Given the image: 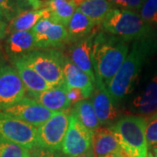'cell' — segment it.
<instances>
[{"label": "cell", "instance_id": "4fadbf2b", "mask_svg": "<svg viewBox=\"0 0 157 157\" xmlns=\"http://www.w3.org/2000/svg\"><path fill=\"white\" fill-rule=\"evenodd\" d=\"M92 104L101 125H110L119 116L117 105L101 81H96L95 89L92 94Z\"/></svg>", "mask_w": 157, "mask_h": 157}, {"label": "cell", "instance_id": "f1b7e54d", "mask_svg": "<svg viewBox=\"0 0 157 157\" xmlns=\"http://www.w3.org/2000/svg\"><path fill=\"white\" fill-rule=\"evenodd\" d=\"M0 9L4 12L7 21H11L21 13L12 0H0Z\"/></svg>", "mask_w": 157, "mask_h": 157}, {"label": "cell", "instance_id": "4dcf8cb0", "mask_svg": "<svg viewBox=\"0 0 157 157\" xmlns=\"http://www.w3.org/2000/svg\"><path fill=\"white\" fill-rule=\"evenodd\" d=\"M67 96L69 101L71 102V106L75 105L78 101L85 100L81 92L75 88H67Z\"/></svg>", "mask_w": 157, "mask_h": 157}, {"label": "cell", "instance_id": "3957f363", "mask_svg": "<svg viewBox=\"0 0 157 157\" xmlns=\"http://www.w3.org/2000/svg\"><path fill=\"white\" fill-rule=\"evenodd\" d=\"M103 32L126 41H137L154 34L157 29L147 24L139 13L114 8L101 24Z\"/></svg>", "mask_w": 157, "mask_h": 157}, {"label": "cell", "instance_id": "d6986e66", "mask_svg": "<svg viewBox=\"0 0 157 157\" xmlns=\"http://www.w3.org/2000/svg\"><path fill=\"white\" fill-rule=\"evenodd\" d=\"M132 108L135 113L144 116L157 113V75L149 81L143 93L134 100Z\"/></svg>", "mask_w": 157, "mask_h": 157}, {"label": "cell", "instance_id": "d4e9b609", "mask_svg": "<svg viewBox=\"0 0 157 157\" xmlns=\"http://www.w3.org/2000/svg\"><path fill=\"white\" fill-rule=\"evenodd\" d=\"M30 150L25 147L0 138V157H29Z\"/></svg>", "mask_w": 157, "mask_h": 157}, {"label": "cell", "instance_id": "cb8c5ba5", "mask_svg": "<svg viewBox=\"0 0 157 157\" xmlns=\"http://www.w3.org/2000/svg\"><path fill=\"white\" fill-rule=\"evenodd\" d=\"M78 118V120L90 131L94 132L101 126L99 119L96 115L92 101L88 100H82L73 105V110L71 111Z\"/></svg>", "mask_w": 157, "mask_h": 157}, {"label": "cell", "instance_id": "ffe728a7", "mask_svg": "<svg viewBox=\"0 0 157 157\" xmlns=\"http://www.w3.org/2000/svg\"><path fill=\"white\" fill-rule=\"evenodd\" d=\"M50 16V11L46 7L38 10H28L23 11L10 21L7 28V33L31 31L38 24L39 20Z\"/></svg>", "mask_w": 157, "mask_h": 157}, {"label": "cell", "instance_id": "8fae6325", "mask_svg": "<svg viewBox=\"0 0 157 157\" xmlns=\"http://www.w3.org/2000/svg\"><path fill=\"white\" fill-rule=\"evenodd\" d=\"M3 112L35 128H39L55 113L29 97H25L22 101Z\"/></svg>", "mask_w": 157, "mask_h": 157}, {"label": "cell", "instance_id": "83f0119b", "mask_svg": "<svg viewBox=\"0 0 157 157\" xmlns=\"http://www.w3.org/2000/svg\"><path fill=\"white\" fill-rule=\"evenodd\" d=\"M113 6L123 10H129L140 13V9L146 0H108Z\"/></svg>", "mask_w": 157, "mask_h": 157}, {"label": "cell", "instance_id": "52a82bcc", "mask_svg": "<svg viewBox=\"0 0 157 157\" xmlns=\"http://www.w3.org/2000/svg\"><path fill=\"white\" fill-rule=\"evenodd\" d=\"M71 112H56L46 122L38 128V147L52 151L61 152L67 132Z\"/></svg>", "mask_w": 157, "mask_h": 157}, {"label": "cell", "instance_id": "9c48e42d", "mask_svg": "<svg viewBox=\"0 0 157 157\" xmlns=\"http://www.w3.org/2000/svg\"><path fill=\"white\" fill-rule=\"evenodd\" d=\"M26 93L17 69L6 65L0 70V112L22 101Z\"/></svg>", "mask_w": 157, "mask_h": 157}, {"label": "cell", "instance_id": "ab89813d", "mask_svg": "<svg viewBox=\"0 0 157 157\" xmlns=\"http://www.w3.org/2000/svg\"><path fill=\"white\" fill-rule=\"evenodd\" d=\"M153 152H154V156L157 157V147H155V148H153Z\"/></svg>", "mask_w": 157, "mask_h": 157}, {"label": "cell", "instance_id": "e0dca14e", "mask_svg": "<svg viewBox=\"0 0 157 157\" xmlns=\"http://www.w3.org/2000/svg\"><path fill=\"white\" fill-rule=\"evenodd\" d=\"M12 63L27 90L28 95L39 94L52 87L22 58L12 60Z\"/></svg>", "mask_w": 157, "mask_h": 157}, {"label": "cell", "instance_id": "8992f818", "mask_svg": "<svg viewBox=\"0 0 157 157\" xmlns=\"http://www.w3.org/2000/svg\"><path fill=\"white\" fill-rule=\"evenodd\" d=\"M0 138L32 150L38 147V128L0 112Z\"/></svg>", "mask_w": 157, "mask_h": 157}, {"label": "cell", "instance_id": "5b68a950", "mask_svg": "<svg viewBox=\"0 0 157 157\" xmlns=\"http://www.w3.org/2000/svg\"><path fill=\"white\" fill-rule=\"evenodd\" d=\"M22 59L33 68L51 86L65 84V55L56 49H37Z\"/></svg>", "mask_w": 157, "mask_h": 157}, {"label": "cell", "instance_id": "5bb4252c", "mask_svg": "<svg viewBox=\"0 0 157 157\" xmlns=\"http://www.w3.org/2000/svg\"><path fill=\"white\" fill-rule=\"evenodd\" d=\"M64 77L67 88L79 90L85 100L90 98L95 89V84L89 76L66 56L64 61Z\"/></svg>", "mask_w": 157, "mask_h": 157}, {"label": "cell", "instance_id": "9a60e30c", "mask_svg": "<svg viewBox=\"0 0 157 157\" xmlns=\"http://www.w3.org/2000/svg\"><path fill=\"white\" fill-rule=\"evenodd\" d=\"M37 49L36 41L32 30L10 33L5 42L6 54L12 60L25 56Z\"/></svg>", "mask_w": 157, "mask_h": 157}, {"label": "cell", "instance_id": "f546056e", "mask_svg": "<svg viewBox=\"0 0 157 157\" xmlns=\"http://www.w3.org/2000/svg\"><path fill=\"white\" fill-rule=\"evenodd\" d=\"M29 157H64L60 152L52 151L40 147H36L35 148L30 150Z\"/></svg>", "mask_w": 157, "mask_h": 157}, {"label": "cell", "instance_id": "ac0fdd59", "mask_svg": "<svg viewBox=\"0 0 157 157\" xmlns=\"http://www.w3.org/2000/svg\"><path fill=\"white\" fill-rule=\"evenodd\" d=\"M122 150L110 128H99L93 132V151L95 157H109Z\"/></svg>", "mask_w": 157, "mask_h": 157}, {"label": "cell", "instance_id": "2e32d148", "mask_svg": "<svg viewBox=\"0 0 157 157\" xmlns=\"http://www.w3.org/2000/svg\"><path fill=\"white\" fill-rule=\"evenodd\" d=\"M29 98L40 103L52 112L65 111L71 107V102L67 96V86L66 83L53 86L39 94L28 95Z\"/></svg>", "mask_w": 157, "mask_h": 157}, {"label": "cell", "instance_id": "74e56055", "mask_svg": "<svg viewBox=\"0 0 157 157\" xmlns=\"http://www.w3.org/2000/svg\"><path fill=\"white\" fill-rule=\"evenodd\" d=\"M0 20H2V21H7L6 18V16L4 14V12H3V11L1 9H0Z\"/></svg>", "mask_w": 157, "mask_h": 157}, {"label": "cell", "instance_id": "7402d4cb", "mask_svg": "<svg viewBox=\"0 0 157 157\" xmlns=\"http://www.w3.org/2000/svg\"><path fill=\"white\" fill-rule=\"evenodd\" d=\"M114 8L115 6L108 0H84L77 9L99 26Z\"/></svg>", "mask_w": 157, "mask_h": 157}, {"label": "cell", "instance_id": "ba28073f", "mask_svg": "<svg viewBox=\"0 0 157 157\" xmlns=\"http://www.w3.org/2000/svg\"><path fill=\"white\" fill-rule=\"evenodd\" d=\"M93 149V132L86 128L71 112L67 132L64 139L61 153L67 157L84 155Z\"/></svg>", "mask_w": 157, "mask_h": 157}, {"label": "cell", "instance_id": "484cf974", "mask_svg": "<svg viewBox=\"0 0 157 157\" xmlns=\"http://www.w3.org/2000/svg\"><path fill=\"white\" fill-rule=\"evenodd\" d=\"M140 16L147 24L157 29V0H146L140 9Z\"/></svg>", "mask_w": 157, "mask_h": 157}, {"label": "cell", "instance_id": "e575fe53", "mask_svg": "<svg viewBox=\"0 0 157 157\" xmlns=\"http://www.w3.org/2000/svg\"><path fill=\"white\" fill-rule=\"evenodd\" d=\"M109 157H129L123 150H121V152H119V153H116V154H114V155H110Z\"/></svg>", "mask_w": 157, "mask_h": 157}, {"label": "cell", "instance_id": "44dd1931", "mask_svg": "<svg viewBox=\"0 0 157 157\" xmlns=\"http://www.w3.org/2000/svg\"><path fill=\"white\" fill-rule=\"evenodd\" d=\"M95 24L77 9L67 26L68 44H73L89 36L95 31Z\"/></svg>", "mask_w": 157, "mask_h": 157}, {"label": "cell", "instance_id": "6da1fadb", "mask_svg": "<svg viewBox=\"0 0 157 157\" xmlns=\"http://www.w3.org/2000/svg\"><path fill=\"white\" fill-rule=\"evenodd\" d=\"M156 51L157 32L133 43L126 60L107 86V91L116 105L131 93L144 64Z\"/></svg>", "mask_w": 157, "mask_h": 157}, {"label": "cell", "instance_id": "603a6c76", "mask_svg": "<svg viewBox=\"0 0 157 157\" xmlns=\"http://www.w3.org/2000/svg\"><path fill=\"white\" fill-rule=\"evenodd\" d=\"M46 8L53 21L67 27L78 6L73 0H48Z\"/></svg>", "mask_w": 157, "mask_h": 157}, {"label": "cell", "instance_id": "1f68e13d", "mask_svg": "<svg viewBox=\"0 0 157 157\" xmlns=\"http://www.w3.org/2000/svg\"><path fill=\"white\" fill-rule=\"evenodd\" d=\"M12 2L17 6V7L19 9V11H21V12L28 11L27 7H29V6L25 0H12Z\"/></svg>", "mask_w": 157, "mask_h": 157}, {"label": "cell", "instance_id": "f35d334b", "mask_svg": "<svg viewBox=\"0 0 157 157\" xmlns=\"http://www.w3.org/2000/svg\"><path fill=\"white\" fill-rule=\"evenodd\" d=\"M73 1L75 3V4H76V5H77V6H78L80 4H81V3H82V2H83V1H84V0H73Z\"/></svg>", "mask_w": 157, "mask_h": 157}, {"label": "cell", "instance_id": "d590c367", "mask_svg": "<svg viewBox=\"0 0 157 157\" xmlns=\"http://www.w3.org/2000/svg\"><path fill=\"white\" fill-rule=\"evenodd\" d=\"M64 157H67V156H64ZM75 157H95L94 155V153L93 151V149L92 150H90L87 153H86L84 155H78V156H75Z\"/></svg>", "mask_w": 157, "mask_h": 157}, {"label": "cell", "instance_id": "277c9868", "mask_svg": "<svg viewBox=\"0 0 157 157\" xmlns=\"http://www.w3.org/2000/svg\"><path fill=\"white\" fill-rule=\"evenodd\" d=\"M146 126V118L130 115L119 119L110 128L116 135L121 149L129 157H147Z\"/></svg>", "mask_w": 157, "mask_h": 157}, {"label": "cell", "instance_id": "30bf717a", "mask_svg": "<svg viewBox=\"0 0 157 157\" xmlns=\"http://www.w3.org/2000/svg\"><path fill=\"white\" fill-rule=\"evenodd\" d=\"M38 49H55L68 43L67 27L50 17L39 20L32 29Z\"/></svg>", "mask_w": 157, "mask_h": 157}, {"label": "cell", "instance_id": "8d00e7d4", "mask_svg": "<svg viewBox=\"0 0 157 157\" xmlns=\"http://www.w3.org/2000/svg\"><path fill=\"white\" fill-rule=\"evenodd\" d=\"M5 66H6L5 65V59H4V57L2 56V54L0 53V70L4 67Z\"/></svg>", "mask_w": 157, "mask_h": 157}, {"label": "cell", "instance_id": "d6a6232c", "mask_svg": "<svg viewBox=\"0 0 157 157\" xmlns=\"http://www.w3.org/2000/svg\"><path fill=\"white\" fill-rule=\"evenodd\" d=\"M7 28H8V25L6 21L0 20V39L6 38V34H7Z\"/></svg>", "mask_w": 157, "mask_h": 157}, {"label": "cell", "instance_id": "60d3db41", "mask_svg": "<svg viewBox=\"0 0 157 157\" xmlns=\"http://www.w3.org/2000/svg\"><path fill=\"white\" fill-rule=\"evenodd\" d=\"M147 157H155V156L152 155V153H148V155H147Z\"/></svg>", "mask_w": 157, "mask_h": 157}, {"label": "cell", "instance_id": "4316f807", "mask_svg": "<svg viewBox=\"0 0 157 157\" xmlns=\"http://www.w3.org/2000/svg\"><path fill=\"white\" fill-rule=\"evenodd\" d=\"M146 138L148 147H157V113L147 118L146 126Z\"/></svg>", "mask_w": 157, "mask_h": 157}, {"label": "cell", "instance_id": "7a4b0ae2", "mask_svg": "<svg viewBox=\"0 0 157 157\" xmlns=\"http://www.w3.org/2000/svg\"><path fill=\"white\" fill-rule=\"evenodd\" d=\"M128 42L105 32L97 33L92 48L96 81L109 86L128 55Z\"/></svg>", "mask_w": 157, "mask_h": 157}, {"label": "cell", "instance_id": "7c38bea8", "mask_svg": "<svg viewBox=\"0 0 157 157\" xmlns=\"http://www.w3.org/2000/svg\"><path fill=\"white\" fill-rule=\"evenodd\" d=\"M96 30L89 36L71 44L67 52L69 59L89 76L96 86V76L92 59V48Z\"/></svg>", "mask_w": 157, "mask_h": 157}, {"label": "cell", "instance_id": "836d02e7", "mask_svg": "<svg viewBox=\"0 0 157 157\" xmlns=\"http://www.w3.org/2000/svg\"><path fill=\"white\" fill-rule=\"evenodd\" d=\"M25 1L28 4V6L33 8V10L41 9L42 7V3L40 2V0H25Z\"/></svg>", "mask_w": 157, "mask_h": 157}]
</instances>
